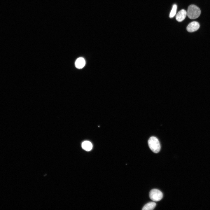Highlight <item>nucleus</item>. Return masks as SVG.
Segmentation results:
<instances>
[{
    "label": "nucleus",
    "mask_w": 210,
    "mask_h": 210,
    "mask_svg": "<svg viewBox=\"0 0 210 210\" xmlns=\"http://www.w3.org/2000/svg\"><path fill=\"white\" fill-rule=\"evenodd\" d=\"M156 206V203L154 202H150L146 204L143 207L142 210H152Z\"/></svg>",
    "instance_id": "6e6552de"
},
{
    "label": "nucleus",
    "mask_w": 210,
    "mask_h": 210,
    "mask_svg": "<svg viewBox=\"0 0 210 210\" xmlns=\"http://www.w3.org/2000/svg\"><path fill=\"white\" fill-rule=\"evenodd\" d=\"M200 27L199 23L196 21H193L190 23L187 27V31L192 32L197 31Z\"/></svg>",
    "instance_id": "20e7f679"
},
{
    "label": "nucleus",
    "mask_w": 210,
    "mask_h": 210,
    "mask_svg": "<svg viewBox=\"0 0 210 210\" xmlns=\"http://www.w3.org/2000/svg\"><path fill=\"white\" fill-rule=\"evenodd\" d=\"M177 5L176 4H174L169 14V16L170 18H172L174 17L175 15L177 10Z\"/></svg>",
    "instance_id": "1a4fd4ad"
},
{
    "label": "nucleus",
    "mask_w": 210,
    "mask_h": 210,
    "mask_svg": "<svg viewBox=\"0 0 210 210\" xmlns=\"http://www.w3.org/2000/svg\"><path fill=\"white\" fill-rule=\"evenodd\" d=\"M187 15V12L184 9H182L176 14V18L177 21L181 22L186 18Z\"/></svg>",
    "instance_id": "39448f33"
},
{
    "label": "nucleus",
    "mask_w": 210,
    "mask_h": 210,
    "mask_svg": "<svg viewBox=\"0 0 210 210\" xmlns=\"http://www.w3.org/2000/svg\"><path fill=\"white\" fill-rule=\"evenodd\" d=\"M85 59L83 57H80L77 58L75 62V65L76 68L81 69L85 66Z\"/></svg>",
    "instance_id": "423d86ee"
},
{
    "label": "nucleus",
    "mask_w": 210,
    "mask_h": 210,
    "mask_svg": "<svg viewBox=\"0 0 210 210\" xmlns=\"http://www.w3.org/2000/svg\"><path fill=\"white\" fill-rule=\"evenodd\" d=\"M162 192L159 190L154 189L151 190L149 192L150 199L154 201L157 202L161 200L162 198Z\"/></svg>",
    "instance_id": "7ed1b4c3"
},
{
    "label": "nucleus",
    "mask_w": 210,
    "mask_h": 210,
    "mask_svg": "<svg viewBox=\"0 0 210 210\" xmlns=\"http://www.w3.org/2000/svg\"><path fill=\"white\" fill-rule=\"evenodd\" d=\"M82 147L84 150L89 151L92 148V145L91 142L89 141H85L82 144Z\"/></svg>",
    "instance_id": "0eeeda50"
},
{
    "label": "nucleus",
    "mask_w": 210,
    "mask_h": 210,
    "mask_svg": "<svg viewBox=\"0 0 210 210\" xmlns=\"http://www.w3.org/2000/svg\"><path fill=\"white\" fill-rule=\"evenodd\" d=\"M187 15L190 19H193L198 18L201 14L200 8L195 5H190L188 8Z\"/></svg>",
    "instance_id": "f257e3e1"
},
{
    "label": "nucleus",
    "mask_w": 210,
    "mask_h": 210,
    "mask_svg": "<svg viewBox=\"0 0 210 210\" xmlns=\"http://www.w3.org/2000/svg\"><path fill=\"white\" fill-rule=\"evenodd\" d=\"M149 147L151 150L155 153H158L160 149V145L158 139L155 136H151L148 141Z\"/></svg>",
    "instance_id": "f03ea898"
}]
</instances>
